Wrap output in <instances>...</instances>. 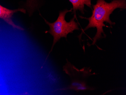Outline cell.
I'll return each instance as SVG.
<instances>
[{
	"label": "cell",
	"instance_id": "cell-1",
	"mask_svg": "<svg viewBox=\"0 0 126 95\" xmlns=\"http://www.w3.org/2000/svg\"><path fill=\"white\" fill-rule=\"evenodd\" d=\"M92 14L90 17L79 16L80 18L88 21L87 26L82 29V32L78 36L80 41L85 31L91 28H96L97 30L96 34L93 38L92 43L89 46L95 44L100 39L106 38L107 35L103 29L104 27L106 26L104 22L109 24L110 25L109 28H112V26L115 25L116 23L111 20L110 15L117 8L121 10H126V0H112L110 2H108L105 0H97L96 3L92 4Z\"/></svg>",
	"mask_w": 126,
	"mask_h": 95
},
{
	"label": "cell",
	"instance_id": "cell-2",
	"mask_svg": "<svg viewBox=\"0 0 126 95\" xmlns=\"http://www.w3.org/2000/svg\"><path fill=\"white\" fill-rule=\"evenodd\" d=\"M72 8L68 10L66 9L60 11L58 17L56 21L53 23L49 22L44 18L45 22L49 27V30L45 32V33H49L53 37V42L51 51H52L55 44L62 38L67 39L68 34L72 33L75 30H79L78 24L75 21V17H73L69 22L66 21L65 19L66 15L69 12H72Z\"/></svg>",
	"mask_w": 126,
	"mask_h": 95
},
{
	"label": "cell",
	"instance_id": "cell-3",
	"mask_svg": "<svg viewBox=\"0 0 126 95\" xmlns=\"http://www.w3.org/2000/svg\"><path fill=\"white\" fill-rule=\"evenodd\" d=\"M63 69L70 78L71 82L70 85L63 89V90H71L76 92L94 90L93 87L88 85L86 81L89 76L94 74L91 73V70L90 68H84L79 69L67 60V63Z\"/></svg>",
	"mask_w": 126,
	"mask_h": 95
},
{
	"label": "cell",
	"instance_id": "cell-4",
	"mask_svg": "<svg viewBox=\"0 0 126 95\" xmlns=\"http://www.w3.org/2000/svg\"><path fill=\"white\" fill-rule=\"evenodd\" d=\"M20 12L23 13H26V10L24 8H18L15 10H10L0 4V19H2L6 22L12 26L15 29L21 30H24L22 28L16 25L12 20L13 16L15 13Z\"/></svg>",
	"mask_w": 126,
	"mask_h": 95
},
{
	"label": "cell",
	"instance_id": "cell-5",
	"mask_svg": "<svg viewBox=\"0 0 126 95\" xmlns=\"http://www.w3.org/2000/svg\"><path fill=\"white\" fill-rule=\"evenodd\" d=\"M73 6L72 8V14H73L74 16L76 17V12L79 11L82 15H84L86 10L85 9V5L88 7L92 10V0H68Z\"/></svg>",
	"mask_w": 126,
	"mask_h": 95
},
{
	"label": "cell",
	"instance_id": "cell-6",
	"mask_svg": "<svg viewBox=\"0 0 126 95\" xmlns=\"http://www.w3.org/2000/svg\"><path fill=\"white\" fill-rule=\"evenodd\" d=\"M43 0H27L25 7L31 16L34 11L38 9L42 5Z\"/></svg>",
	"mask_w": 126,
	"mask_h": 95
}]
</instances>
